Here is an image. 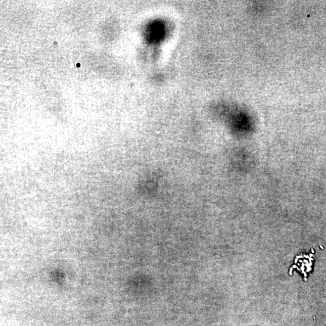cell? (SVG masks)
I'll use <instances>...</instances> for the list:
<instances>
[{
	"label": "cell",
	"mask_w": 326,
	"mask_h": 326,
	"mask_svg": "<svg viewBox=\"0 0 326 326\" xmlns=\"http://www.w3.org/2000/svg\"><path fill=\"white\" fill-rule=\"evenodd\" d=\"M148 41L157 43L163 39L165 34V26L162 22L154 21L148 27Z\"/></svg>",
	"instance_id": "1"
}]
</instances>
